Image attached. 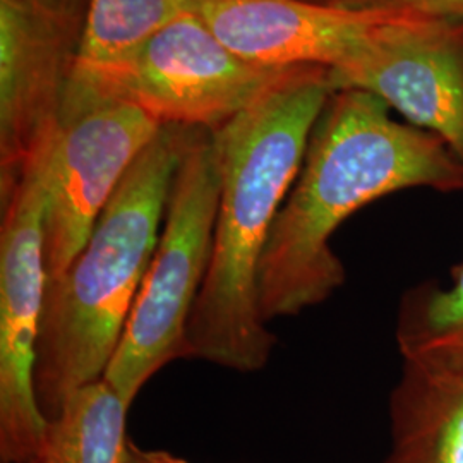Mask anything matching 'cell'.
<instances>
[{"label":"cell","mask_w":463,"mask_h":463,"mask_svg":"<svg viewBox=\"0 0 463 463\" xmlns=\"http://www.w3.org/2000/svg\"><path fill=\"white\" fill-rule=\"evenodd\" d=\"M333 91L328 67L298 66L210 131L220 177L213 254L185 330L183 359L237 373H256L269 361L277 340L260 307V266Z\"/></svg>","instance_id":"1"},{"label":"cell","mask_w":463,"mask_h":463,"mask_svg":"<svg viewBox=\"0 0 463 463\" xmlns=\"http://www.w3.org/2000/svg\"><path fill=\"white\" fill-rule=\"evenodd\" d=\"M412 187L463 191V164L438 136L395 122L380 97L333 91L268 237L258 281L266 323L330 298L345 281L331 235L369 203Z\"/></svg>","instance_id":"2"},{"label":"cell","mask_w":463,"mask_h":463,"mask_svg":"<svg viewBox=\"0 0 463 463\" xmlns=\"http://www.w3.org/2000/svg\"><path fill=\"white\" fill-rule=\"evenodd\" d=\"M191 128L162 126L117 185L83 249L47 283L34 390L52 419L101 380L116 354L164 227Z\"/></svg>","instance_id":"3"},{"label":"cell","mask_w":463,"mask_h":463,"mask_svg":"<svg viewBox=\"0 0 463 463\" xmlns=\"http://www.w3.org/2000/svg\"><path fill=\"white\" fill-rule=\"evenodd\" d=\"M296 67L248 62L187 13L117 59L72 67L62 110L124 101L160 126L213 131L265 97Z\"/></svg>","instance_id":"4"},{"label":"cell","mask_w":463,"mask_h":463,"mask_svg":"<svg viewBox=\"0 0 463 463\" xmlns=\"http://www.w3.org/2000/svg\"><path fill=\"white\" fill-rule=\"evenodd\" d=\"M218 201L210 129L191 128L158 244L103 374L128 405L168 363L183 359L185 330L212 263Z\"/></svg>","instance_id":"5"},{"label":"cell","mask_w":463,"mask_h":463,"mask_svg":"<svg viewBox=\"0 0 463 463\" xmlns=\"http://www.w3.org/2000/svg\"><path fill=\"white\" fill-rule=\"evenodd\" d=\"M53 133L26 162L2 198L0 229V458L43 463L50 420L34 371L47 294L45 212Z\"/></svg>","instance_id":"6"},{"label":"cell","mask_w":463,"mask_h":463,"mask_svg":"<svg viewBox=\"0 0 463 463\" xmlns=\"http://www.w3.org/2000/svg\"><path fill=\"white\" fill-rule=\"evenodd\" d=\"M330 81L335 91L363 90L384 99L463 164V19L398 7L330 69Z\"/></svg>","instance_id":"7"},{"label":"cell","mask_w":463,"mask_h":463,"mask_svg":"<svg viewBox=\"0 0 463 463\" xmlns=\"http://www.w3.org/2000/svg\"><path fill=\"white\" fill-rule=\"evenodd\" d=\"M88 0H0V198L59 126Z\"/></svg>","instance_id":"8"},{"label":"cell","mask_w":463,"mask_h":463,"mask_svg":"<svg viewBox=\"0 0 463 463\" xmlns=\"http://www.w3.org/2000/svg\"><path fill=\"white\" fill-rule=\"evenodd\" d=\"M160 124L131 103L97 101L61 112L52 139L45 266L59 279ZM47 281V283H49Z\"/></svg>","instance_id":"9"},{"label":"cell","mask_w":463,"mask_h":463,"mask_svg":"<svg viewBox=\"0 0 463 463\" xmlns=\"http://www.w3.org/2000/svg\"><path fill=\"white\" fill-rule=\"evenodd\" d=\"M398 7L359 13L304 0H194L193 14L252 64L333 69Z\"/></svg>","instance_id":"10"},{"label":"cell","mask_w":463,"mask_h":463,"mask_svg":"<svg viewBox=\"0 0 463 463\" xmlns=\"http://www.w3.org/2000/svg\"><path fill=\"white\" fill-rule=\"evenodd\" d=\"M390 432L383 463H463V380L403 365L390 398Z\"/></svg>","instance_id":"11"},{"label":"cell","mask_w":463,"mask_h":463,"mask_svg":"<svg viewBox=\"0 0 463 463\" xmlns=\"http://www.w3.org/2000/svg\"><path fill=\"white\" fill-rule=\"evenodd\" d=\"M397 344L403 364L463 380V265L447 287L430 285L405 296Z\"/></svg>","instance_id":"12"},{"label":"cell","mask_w":463,"mask_h":463,"mask_svg":"<svg viewBox=\"0 0 463 463\" xmlns=\"http://www.w3.org/2000/svg\"><path fill=\"white\" fill-rule=\"evenodd\" d=\"M129 407L103 378L76 390L50 419L43 463H124Z\"/></svg>","instance_id":"13"},{"label":"cell","mask_w":463,"mask_h":463,"mask_svg":"<svg viewBox=\"0 0 463 463\" xmlns=\"http://www.w3.org/2000/svg\"><path fill=\"white\" fill-rule=\"evenodd\" d=\"M194 0H88L74 66L117 59L145 43L172 21L193 13Z\"/></svg>","instance_id":"14"},{"label":"cell","mask_w":463,"mask_h":463,"mask_svg":"<svg viewBox=\"0 0 463 463\" xmlns=\"http://www.w3.org/2000/svg\"><path fill=\"white\" fill-rule=\"evenodd\" d=\"M397 5L424 16L463 19V0H397Z\"/></svg>","instance_id":"15"},{"label":"cell","mask_w":463,"mask_h":463,"mask_svg":"<svg viewBox=\"0 0 463 463\" xmlns=\"http://www.w3.org/2000/svg\"><path fill=\"white\" fill-rule=\"evenodd\" d=\"M124 463H189L185 458H181L174 453H168L164 449H145L134 445L129 439L126 448Z\"/></svg>","instance_id":"16"},{"label":"cell","mask_w":463,"mask_h":463,"mask_svg":"<svg viewBox=\"0 0 463 463\" xmlns=\"http://www.w3.org/2000/svg\"><path fill=\"white\" fill-rule=\"evenodd\" d=\"M317 5H325L331 9H344V11H380L397 7V0H304Z\"/></svg>","instance_id":"17"}]
</instances>
